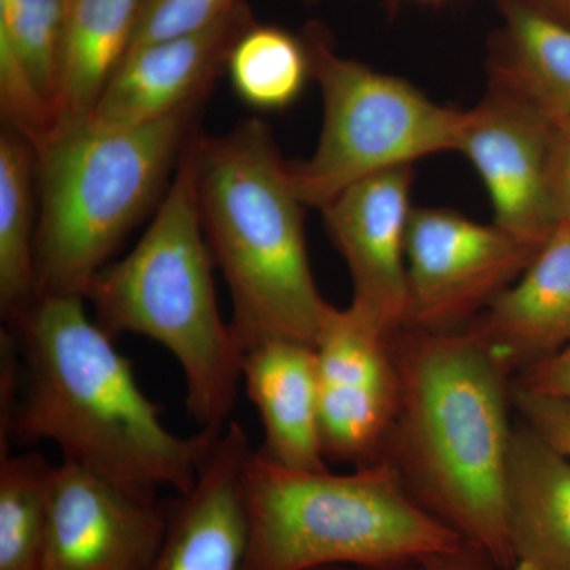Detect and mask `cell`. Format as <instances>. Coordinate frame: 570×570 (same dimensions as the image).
<instances>
[{"label":"cell","instance_id":"32","mask_svg":"<svg viewBox=\"0 0 570 570\" xmlns=\"http://www.w3.org/2000/svg\"><path fill=\"white\" fill-rule=\"evenodd\" d=\"M67 2H69V0H67Z\"/></svg>","mask_w":570,"mask_h":570},{"label":"cell","instance_id":"20","mask_svg":"<svg viewBox=\"0 0 570 570\" xmlns=\"http://www.w3.org/2000/svg\"><path fill=\"white\" fill-rule=\"evenodd\" d=\"M141 0H69L58 127L88 121L129 52Z\"/></svg>","mask_w":570,"mask_h":570},{"label":"cell","instance_id":"23","mask_svg":"<svg viewBox=\"0 0 570 570\" xmlns=\"http://www.w3.org/2000/svg\"><path fill=\"white\" fill-rule=\"evenodd\" d=\"M236 94L258 110H283L311 75L305 41L283 29L253 26L236 41L227 66Z\"/></svg>","mask_w":570,"mask_h":570},{"label":"cell","instance_id":"5","mask_svg":"<svg viewBox=\"0 0 570 570\" xmlns=\"http://www.w3.org/2000/svg\"><path fill=\"white\" fill-rule=\"evenodd\" d=\"M205 102L195 100L138 126L59 127L33 149L40 189L37 295L85 298L94 277L159 197Z\"/></svg>","mask_w":570,"mask_h":570},{"label":"cell","instance_id":"19","mask_svg":"<svg viewBox=\"0 0 570 570\" xmlns=\"http://www.w3.org/2000/svg\"><path fill=\"white\" fill-rule=\"evenodd\" d=\"M504 29L490 82L560 124L570 119V24L527 0H498Z\"/></svg>","mask_w":570,"mask_h":570},{"label":"cell","instance_id":"9","mask_svg":"<svg viewBox=\"0 0 570 570\" xmlns=\"http://www.w3.org/2000/svg\"><path fill=\"white\" fill-rule=\"evenodd\" d=\"M557 124L490 82L466 111L459 153L485 184L494 224L520 242L542 247L560 227L554 190Z\"/></svg>","mask_w":570,"mask_h":570},{"label":"cell","instance_id":"7","mask_svg":"<svg viewBox=\"0 0 570 570\" xmlns=\"http://www.w3.org/2000/svg\"><path fill=\"white\" fill-rule=\"evenodd\" d=\"M303 41L324 102L316 151L287 164L303 205L321 209L370 176L459 151L466 111L442 107L401 78L343 58L321 26L311 24Z\"/></svg>","mask_w":570,"mask_h":570},{"label":"cell","instance_id":"13","mask_svg":"<svg viewBox=\"0 0 570 570\" xmlns=\"http://www.w3.org/2000/svg\"><path fill=\"white\" fill-rule=\"evenodd\" d=\"M253 26L249 9L239 2L202 31L135 48L86 122L96 127L138 126L208 99L214 81L227 71L236 41Z\"/></svg>","mask_w":570,"mask_h":570},{"label":"cell","instance_id":"30","mask_svg":"<svg viewBox=\"0 0 570 570\" xmlns=\"http://www.w3.org/2000/svg\"><path fill=\"white\" fill-rule=\"evenodd\" d=\"M385 570H430L426 568L423 562L414 561V562H406V564H400L395 566V568H390Z\"/></svg>","mask_w":570,"mask_h":570},{"label":"cell","instance_id":"26","mask_svg":"<svg viewBox=\"0 0 570 570\" xmlns=\"http://www.w3.org/2000/svg\"><path fill=\"white\" fill-rule=\"evenodd\" d=\"M517 387L570 397V346L546 362L523 371L512 381Z\"/></svg>","mask_w":570,"mask_h":570},{"label":"cell","instance_id":"1","mask_svg":"<svg viewBox=\"0 0 570 570\" xmlns=\"http://www.w3.org/2000/svg\"><path fill=\"white\" fill-rule=\"evenodd\" d=\"M85 298L37 295L9 322L26 367L10 442L50 441L73 461L129 489L193 490L223 428L171 433L141 392L132 363L86 313Z\"/></svg>","mask_w":570,"mask_h":570},{"label":"cell","instance_id":"12","mask_svg":"<svg viewBox=\"0 0 570 570\" xmlns=\"http://www.w3.org/2000/svg\"><path fill=\"white\" fill-rule=\"evenodd\" d=\"M411 184L412 167L393 168L352 184L321 208L351 273L352 303L389 335L406 316Z\"/></svg>","mask_w":570,"mask_h":570},{"label":"cell","instance_id":"16","mask_svg":"<svg viewBox=\"0 0 570 570\" xmlns=\"http://www.w3.org/2000/svg\"><path fill=\"white\" fill-rule=\"evenodd\" d=\"M67 0H0V108L39 148L58 127Z\"/></svg>","mask_w":570,"mask_h":570},{"label":"cell","instance_id":"17","mask_svg":"<svg viewBox=\"0 0 570 570\" xmlns=\"http://www.w3.org/2000/svg\"><path fill=\"white\" fill-rule=\"evenodd\" d=\"M242 382L265 430L261 455L298 471H328L321 438L317 352L276 340L243 354Z\"/></svg>","mask_w":570,"mask_h":570},{"label":"cell","instance_id":"28","mask_svg":"<svg viewBox=\"0 0 570 570\" xmlns=\"http://www.w3.org/2000/svg\"><path fill=\"white\" fill-rule=\"evenodd\" d=\"M430 570H497L479 551L461 547L455 553L441 554L422 561Z\"/></svg>","mask_w":570,"mask_h":570},{"label":"cell","instance_id":"18","mask_svg":"<svg viewBox=\"0 0 570 570\" xmlns=\"http://www.w3.org/2000/svg\"><path fill=\"white\" fill-rule=\"evenodd\" d=\"M505 532L510 570H570V459L521 422L505 475Z\"/></svg>","mask_w":570,"mask_h":570},{"label":"cell","instance_id":"21","mask_svg":"<svg viewBox=\"0 0 570 570\" xmlns=\"http://www.w3.org/2000/svg\"><path fill=\"white\" fill-rule=\"evenodd\" d=\"M31 142L7 127L0 137V309L7 322L37 296Z\"/></svg>","mask_w":570,"mask_h":570},{"label":"cell","instance_id":"10","mask_svg":"<svg viewBox=\"0 0 570 570\" xmlns=\"http://www.w3.org/2000/svg\"><path fill=\"white\" fill-rule=\"evenodd\" d=\"M390 336L354 303L330 306L316 344L326 461L354 468L379 461L400 397Z\"/></svg>","mask_w":570,"mask_h":570},{"label":"cell","instance_id":"14","mask_svg":"<svg viewBox=\"0 0 570 570\" xmlns=\"http://www.w3.org/2000/svg\"><path fill=\"white\" fill-rule=\"evenodd\" d=\"M249 438L225 425L193 490L168 502L164 546L149 570H243L249 547L245 471Z\"/></svg>","mask_w":570,"mask_h":570},{"label":"cell","instance_id":"24","mask_svg":"<svg viewBox=\"0 0 570 570\" xmlns=\"http://www.w3.org/2000/svg\"><path fill=\"white\" fill-rule=\"evenodd\" d=\"M239 2L242 0H141L129 52L154 41L202 31Z\"/></svg>","mask_w":570,"mask_h":570},{"label":"cell","instance_id":"27","mask_svg":"<svg viewBox=\"0 0 570 570\" xmlns=\"http://www.w3.org/2000/svg\"><path fill=\"white\" fill-rule=\"evenodd\" d=\"M554 151V190L561 224L570 228V119L557 126Z\"/></svg>","mask_w":570,"mask_h":570},{"label":"cell","instance_id":"22","mask_svg":"<svg viewBox=\"0 0 570 570\" xmlns=\"http://www.w3.org/2000/svg\"><path fill=\"white\" fill-rule=\"evenodd\" d=\"M52 469L40 453L0 456V570H40Z\"/></svg>","mask_w":570,"mask_h":570},{"label":"cell","instance_id":"11","mask_svg":"<svg viewBox=\"0 0 570 570\" xmlns=\"http://www.w3.org/2000/svg\"><path fill=\"white\" fill-rule=\"evenodd\" d=\"M168 502L73 461L52 469L40 570H149L163 549Z\"/></svg>","mask_w":570,"mask_h":570},{"label":"cell","instance_id":"25","mask_svg":"<svg viewBox=\"0 0 570 570\" xmlns=\"http://www.w3.org/2000/svg\"><path fill=\"white\" fill-rule=\"evenodd\" d=\"M512 406L521 423L547 445L570 459V397L547 395L512 384Z\"/></svg>","mask_w":570,"mask_h":570},{"label":"cell","instance_id":"2","mask_svg":"<svg viewBox=\"0 0 570 570\" xmlns=\"http://www.w3.org/2000/svg\"><path fill=\"white\" fill-rule=\"evenodd\" d=\"M400 381L379 460L411 498L497 570H510L505 475L512 377L471 333L400 328L390 336Z\"/></svg>","mask_w":570,"mask_h":570},{"label":"cell","instance_id":"29","mask_svg":"<svg viewBox=\"0 0 570 570\" xmlns=\"http://www.w3.org/2000/svg\"><path fill=\"white\" fill-rule=\"evenodd\" d=\"M527 2L557 20L570 24V0H527Z\"/></svg>","mask_w":570,"mask_h":570},{"label":"cell","instance_id":"6","mask_svg":"<svg viewBox=\"0 0 570 570\" xmlns=\"http://www.w3.org/2000/svg\"><path fill=\"white\" fill-rule=\"evenodd\" d=\"M245 493L249 547L243 570H385L464 546L420 508L384 460L333 474L284 468L253 452Z\"/></svg>","mask_w":570,"mask_h":570},{"label":"cell","instance_id":"8","mask_svg":"<svg viewBox=\"0 0 570 570\" xmlns=\"http://www.w3.org/2000/svg\"><path fill=\"white\" fill-rule=\"evenodd\" d=\"M542 247L449 209H412L403 328L464 332L515 283Z\"/></svg>","mask_w":570,"mask_h":570},{"label":"cell","instance_id":"3","mask_svg":"<svg viewBox=\"0 0 570 570\" xmlns=\"http://www.w3.org/2000/svg\"><path fill=\"white\" fill-rule=\"evenodd\" d=\"M198 208L214 264L232 296L243 354L268 341L316 347L328 303L307 258L305 205L272 130L247 119L223 137L193 138Z\"/></svg>","mask_w":570,"mask_h":570},{"label":"cell","instance_id":"31","mask_svg":"<svg viewBox=\"0 0 570 570\" xmlns=\"http://www.w3.org/2000/svg\"><path fill=\"white\" fill-rule=\"evenodd\" d=\"M314 570H360L355 568H348V566H332V568H321Z\"/></svg>","mask_w":570,"mask_h":570},{"label":"cell","instance_id":"15","mask_svg":"<svg viewBox=\"0 0 570 570\" xmlns=\"http://www.w3.org/2000/svg\"><path fill=\"white\" fill-rule=\"evenodd\" d=\"M464 332L510 377L570 346V228L560 227L523 275Z\"/></svg>","mask_w":570,"mask_h":570},{"label":"cell","instance_id":"4","mask_svg":"<svg viewBox=\"0 0 570 570\" xmlns=\"http://www.w3.org/2000/svg\"><path fill=\"white\" fill-rule=\"evenodd\" d=\"M194 135L148 230L132 253L94 277L85 298L112 340L134 333L167 348L181 366L189 414L202 428H223L238 397L243 352L217 307Z\"/></svg>","mask_w":570,"mask_h":570}]
</instances>
